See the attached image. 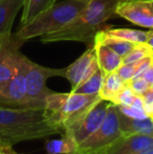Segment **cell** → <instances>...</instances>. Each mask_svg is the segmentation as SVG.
<instances>
[{"label": "cell", "instance_id": "obj_3", "mask_svg": "<svg viewBox=\"0 0 153 154\" xmlns=\"http://www.w3.org/2000/svg\"><path fill=\"white\" fill-rule=\"evenodd\" d=\"M89 0H63L47 8L27 24L15 32L17 38L25 42L33 38L60 31L76 19Z\"/></svg>", "mask_w": 153, "mask_h": 154}, {"label": "cell", "instance_id": "obj_16", "mask_svg": "<svg viewBox=\"0 0 153 154\" xmlns=\"http://www.w3.org/2000/svg\"><path fill=\"white\" fill-rule=\"evenodd\" d=\"M94 42H99V43H102V44L106 45V46L111 48L115 53H116L122 58L125 57L135 45V43H132V42H130V41H127V40H124V39H121V38H118V37L106 34L103 29L96 35Z\"/></svg>", "mask_w": 153, "mask_h": 154}, {"label": "cell", "instance_id": "obj_15", "mask_svg": "<svg viewBox=\"0 0 153 154\" xmlns=\"http://www.w3.org/2000/svg\"><path fill=\"white\" fill-rule=\"evenodd\" d=\"M25 0H0V36L12 32V26Z\"/></svg>", "mask_w": 153, "mask_h": 154}, {"label": "cell", "instance_id": "obj_33", "mask_svg": "<svg viewBox=\"0 0 153 154\" xmlns=\"http://www.w3.org/2000/svg\"><path fill=\"white\" fill-rule=\"evenodd\" d=\"M150 3H151V5H152V8H153V1H150Z\"/></svg>", "mask_w": 153, "mask_h": 154}, {"label": "cell", "instance_id": "obj_14", "mask_svg": "<svg viewBox=\"0 0 153 154\" xmlns=\"http://www.w3.org/2000/svg\"><path fill=\"white\" fill-rule=\"evenodd\" d=\"M93 46L96 49L99 68L104 72V75L116 71V69L123 64V58L108 46L99 42H93Z\"/></svg>", "mask_w": 153, "mask_h": 154}, {"label": "cell", "instance_id": "obj_34", "mask_svg": "<svg viewBox=\"0 0 153 154\" xmlns=\"http://www.w3.org/2000/svg\"><path fill=\"white\" fill-rule=\"evenodd\" d=\"M150 118H151V120H152V123H153V116H150Z\"/></svg>", "mask_w": 153, "mask_h": 154}, {"label": "cell", "instance_id": "obj_36", "mask_svg": "<svg viewBox=\"0 0 153 154\" xmlns=\"http://www.w3.org/2000/svg\"><path fill=\"white\" fill-rule=\"evenodd\" d=\"M152 58H153V56H152Z\"/></svg>", "mask_w": 153, "mask_h": 154}, {"label": "cell", "instance_id": "obj_17", "mask_svg": "<svg viewBox=\"0 0 153 154\" xmlns=\"http://www.w3.org/2000/svg\"><path fill=\"white\" fill-rule=\"evenodd\" d=\"M125 85H126V83L121 79L120 75L116 73V71L107 73L104 75L102 87L99 92L100 97L105 101L113 102V100L115 99L116 95L120 93Z\"/></svg>", "mask_w": 153, "mask_h": 154}, {"label": "cell", "instance_id": "obj_22", "mask_svg": "<svg viewBox=\"0 0 153 154\" xmlns=\"http://www.w3.org/2000/svg\"><path fill=\"white\" fill-rule=\"evenodd\" d=\"M152 54L153 51L146 43H137L125 57H123V63L128 64V63L137 62L144 58L152 56Z\"/></svg>", "mask_w": 153, "mask_h": 154}, {"label": "cell", "instance_id": "obj_31", "mask_svg": "<svg viewBox=\"0 0 153 154\" xmlns=\"http://www.w3.org/2000/svg\"><path fill=\"white\" fill-rule=\"evenodd\" d=\"M139 1H153V0H139Z\"/></svg>", "mask_w": 153, "mask_h": 154}, {"label": "cell", "instance_id": "obj_11", "mask_svg": "<svg viewBox=\"0 0 153 154\" xmlns=\"http://www.w3.org/2000/svg\"><path fill=\"white\" fill-rule=\"evenodd\" d=\"M115 14L136 25L153 29V8L150 1L122 0Z\"/></svg>", "mask_w": 153, "mask_h": 154}, {"label": "cell", "instance_id": "obj_2", "mask_svg": "<svg viewBox=\"0 0 153 154\" xmlns=\"http://www.w3.org/2000/svg\"><path fill=\"white\" fill-rule=\"evenodd\" d=\"M122 0H89L74 21L60 31L40 37L41 42L77 41L92 45L96 35L102 31L104 24L115 14Z\"/></svg>", "mask_w": 153, "mask_h": 154}, {"label": "cell", "instance_id": "obj_18", "mask_svg": "<svg viewBox=\"0 0 153 154\" xmlns=\"http://www.w3.org/2000/svg\"><path fill=\"white\" fill-rule=\"evenodd\" d=\"M57 2L58 0H25L24 5L22 8L20 26L31 22L38 15H40Z\"/></svg>", "mask_w": 153, "mask_h": 154}, {"label": "cell", "instance_id": "obj_5", "mask_svg": "<svg viewBox=\"0 0 153 154\" xmlns=\"http://www.w3.org/2000/svg\"><path fill=\"white\" fill-rule=\"evenodd\" d=\"M121 135L118 107L109 102L106 116L101 126L89 137L78 145L72 154H104L105 150Z\"/></svg>", "mask_w": 153, "mask_h": 154}, {"label": "cell", "instance_id": "obj_20", "mask_svg": "<svg viewBox=\"0 0 153 154\" xmlns=\"http://www.w3.org/2000/svg\"><path fill=\"white\" fill-rule=\"evenodd\" d=\"M104 72L98 68L87 80L80 84L77 88L72 89V91L83 94H99L102 87L103 80H104Z\"/></svg>", "mask_w": 153, "mask_h": 154}, {"label": "cell", "instance_id": "obj_29", "mask_svg": "<svg viewBox=\"0 0 153 154\" xmlns=\"http://www.w3.org/2000/svg\"><path fill=\"white\" fill-rule=\"evenodd\" d=\"M146 44H147L148 46H150V48L153 51V29L150 31V35H149V37H148L147 41H146Z\"/></svg>", "mask_w": 153, "mask_h": 154}, {"label": "cell", "instance_id": "obj_9", "mask_svg": "<svg viewBox=\"0 0 153 154\" xmlns=\"http://www.w3.org/2000/svg\"><path fill=\"white\" fill-rule=\"evenodd\" d=\"M26 60V56H23L22 61L15 75L0 88V107L27 108L25 88Z\"/></svg>", "mask_w": 153, "mask_h": 154}, {"label": "cell", "instance_id": "obj_6", "mask_svg": "<svg viewBox=\"0 0 153 154\" xmlns=\"http://www.w3.org/2000/svg\"><path fill=\"white\" fill-rule=\"evenodd\" d=\"M65 68H49L33 62L27 58L25 72L26 88V107L44 108L45 100L53 92L46 86L51 77H64Z\"/></svg>", "mask_w": 153, "mask_h": 154}, {"label": "cell", "instance_id": "obj_4", "mask_svg": "<svg viewBox=\"0 0 153 154\" xmlns=\"http://www.w3.org/2000/svg\"><path fill=\"white\" fill-rule=\"evenodd\" d=\"M99 100H101L100 94L53 91L45 100L44 109L48 122L62 134L68 124L76 120Z\"/></svg>", "mask_w": 153, "mask_h": 154}, {"label": "cell", "instance_id": "obj_1", "mask_svg": "<svg viewBox=\"0 0 153 154\" xmlns=\"http://www.w3.org/2000/svg\"><path fill=\"white\" fill-rule=\"evenodd\" d=\"M59 133L48 122L44 108L0 107V144L14 146Z\"/></svg>", "mask_w": 153, "mask_h": 154}, {"label": "cell", "instance_id": "obj_8", "mask_svg": "<svg viewBox=\"0 0 153 154\" xmlns=\"http://www.w3.org/2000/svg\"><path fill=\"white\" fill-rule=\"evenodd\" d=\"M23 43L12 32L0 36V88L8 83L18 70L24 56L21 53Z\"/></svg>", "mask_w": 153, "mask_h": 154}, {"label": "cell", "instance_id": "obj_24", "mask_svg": "<svg viewBox=\"0 0 153 154\" xmlns=\"http://www.w3.org/2000/svg\"><path fill=\"white\" fill-rule=\"evenodd\" d=\"M127 85L137 95H143L147 90H149L151 88V86L148 84V82L143 77L133 78L129 82H127Z\"/></svg>", "mask_w": 153, "mask_h": 154}, {"label": "cell", "instance_id": "obj_13", "mask_svg": "<svg viewBox=\"0 0 153 154\" xmlns=\"http://www.w3.org/2000/svg\"><path fill=\"white\" fill-rule=\"evenodd\" d=\"M118 121L121 132L124 135L144 134L153 136V123L150 116L145 119H135L125 116L124 113L118 111Z\"/></svg>", "mask_w": 153, "mask_h": 154}, {"label": "cell", "instance_id": "obj_32", "mask_svg": "<svg viewBox=\"0 0 153 154\" xmlns=\"http://www.w3.org/2000/svg\"><path fill=\"white\" fill-rule=\"evenodd\" d=\"M150 116H153V108H152V111H151V114H150Z\"/></svg>", "mask_w": 153, "mask_h": 154}, {"label": "cell", "instance_id": "obj_35", "mask_svg": "<svg viewBox=\"0 0 153 154\" xmlns=\"http://www.w3.org/2000/svg\"><path fill=\"white\" fill-rule=\"evenodd\" d=\"M151 88H152V90H153V85H152V86H151Z\"/></svg>", "mask_w": 153, "mask_h": 154}, {"label": "cell", "instance_id": "obj_10", "mask_svg": "<svg viewBox=\"0 0 153 154\" xmlns=\"http://www.w3.org/2000/svg\"><path fill=\"white\" fill-rule=\"evenodd\" d=\"M98 68L99 64L96 61V49L92 44L84 51L81 57L78 58L69 66L65 67L64 78L69 81L72 90L83 83L85 80H87Z\"/></svg>", "mask_w": 153, "mask_h": 154}, {"label": "cell", "instance_id": "obj_28", "mask_svg": "<svg viewBox=\"0 0 153 154\" xmlns=\"http://www.w3.org/2000/svg\"><path fill=\"white\" fill-rule=\"evenodd\" d=\"M0 154H20L13 149V146L0 144Z\"/></svg>", "mask_w": 153, "mask_h": 154}, {"label": "cell", "instance_id": "obj_12", "mask_svg": "<svg viewBox=\"0 0 153 154\" xmlns=\"http://www.w3.org/2000/svg\"><path fill=\"white\" fill-rule=\"evenodd\" d=\"M152 147L153 136L144 134H122L105 150L104 154H139Z\"/></svg>", "mask_w": 153, "mask_h": 154}, {"label": "cell", "instance_id": "obj_21", "mask_svg": "<svg viewBox=\"0 0 153 154\" xmlns=\"http://www.w3.org/2000/svg\"><path fill=\"white\" fill-rule=\"evenodd\" d=\"M106 34L111 36L118 37V38L124 39V40L130 41L132 43H146L150 32H142L137 29H103Z\"/></svg>", "mask_w": 153, "mask_h": 154}, {"label": "cell", "instance_id": "obj_23", "mask_svg": "<svg viewBox=\"0 0 153 154\" xmlns=\"http://www.w3.org/2000/svg\"><path fill=\"white\" fill-rule=\"evenodd\" d=\"M135 93L132 91L130 87L128 85H126L123 87V89L121 90L120 93L116 95V97L113 100V102L111 103L115 104V105H122V106H130L132 104L133 100L135 97Z\"/></svg>", "mask_w": 153, "mask_h": 154}, {"label": "cell", "instance_id": "obj_30", "mask_svg": "<svg viewBox=\"0 0 153 154\" xmlns=\"http://www.w3.org/2000/svg\"><path fill=\"white\" fill-rule=\"evenodd\" d=\"M139 154H153V147H152V148L147 149V150L143 151V152H141V153H139Z\"/></svg>", "mask_w": 153, "mask_h": 154}, {"label": "cell", "instance_id": "obj_27", "mask_svg": "<svg viewBox=\"0 0 153 154\" xmlns=\"http://www.w3.org/2000/svg\"><path fill=\"white\" fill-rule=\"evenodd\" d=\"M139 77H143L144 79L148 82V84H149L150 86L153 85V62L151 63V65H150V66L148 67L141 75H139Z\"/></svg>", "mask_w": 153, "mask_h": 154}, {"label": "cell", "instance_id": "obj_7", "mask_svg": "<svg viewBox=\"0 0 153 154\" xmlns=\"http://www.w3.org/2000/svg\"><path fill=\"white\" fill-rule=\"evenodd\" d=\"M108 101L99 100L90 108L68 124L63 130V134L69 136L72 140L78 145L89 137L103 123L106 116Z\"/></svg>", "mask_w": 153, "mask_h": 154}, {"label": "cell", "instance_id": "obj_25", "mask_svg": "<svg viewBox=\"0 0 153 154\" xmlns=\"http://www.w3.org/2000/svg\"><path fill=\"white\" fill-rule=\"evenodd\" d=\"M135 68H136V62L128 63V64H124V63H123V64L116 69V73L120 75V78L125 83H127V82H129L131 79L134 78Z\"/></svg>", "mask_w": 153, "mask_h": 154}, {"label": "cell", "instance_id": "obj_19", "mask_svg": "<svg viewBox=\"0 0 153 154\" xmlns=\"http://www.w3.org/2000/svg\"><path fill=\"white\" fill-rule=\"evenodd\" d=\"M77 149V144L66 134L59 140H46L45 150L47 154H72Z\"/></svg>", "mask_w": 153, "mask_h": 154}, {"label": "cell", "instance_id": "obj_26", "mask_svg": "<svg viewBox=\"0 0 153 154\" xmlns=\"http://www.w3.org/2000/svg\"><path fill=\"white\" fill-rule=\"evenodd\" d=\"M118 111L124 113L125 116H131V118L135 119H145L148 118V114L146 113L144 110H141L139 108H135L133 106H122V105H116Z\"/></svg>", "mask_w": 153, "mask_h": 154}]
</instances>
